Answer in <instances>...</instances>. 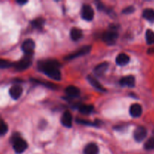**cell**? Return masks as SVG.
<instances>
[{
  "mask_svg": "<svg viewBox=\"0 0 154 154\" xmlns=\"http://www.w3.org/2000/svg\"><path fill=\"white\" fill-rule=\"evenodd\" d=\"M38 68L47 76L52 79L59 81L61 79V72L60 69V63L57 60H48L40 61L38 64Z\"/></svg>",
  "mask_w": 154,
  "mask_h": 154,
  "instance_id": "obj_1",
  "label": "cell"
},
{
  "mask_svg": "<svg viewBox=\"0 0 154 154\" xmlns=\"http://www.w3.org/2000/svg\"><path fill=\"white\" fill-rule=\"evenodd\" d=\"M12 146H13V149L17 153L20 154L22 153L26 150L28 144H27L26 141L24 139H23L20 136L18 135L13 136L12 138Z\"/></svg>",
  "mask_w": 154,
  "mask_h": 154,
  "instance_id": "obj_2",
  "label": "cell"
},
{
  "mask_svg": "<svg viewBox=\"0 0 154 154\" xmlns=\"http://www.w3.org/2000/svg\"><path fill=\"white\" fill-rule=\"evenodd\" d=\"M30 56L31 55H26V57H23L22 60H20L17 63H14L13 67L14 68L15 70L18 71V72H21V71L26 70V69H28L32 64V59Z\"/></svg>",
  "mask_w": 154,
  "mask_h": 154,
  "instance_id": "obj_3",
  "label": "cell"
},
{
  "mask_svg": "<svg viewBox=\"0 0 154 154\" xmlns=\"http://www.w3.org/2000/svg\"><path fill=\"white\" fill-rule=\"evenodd\" d=\"M117 38H118V33H117V30L114 29L108 30L104 33L103 36H102V39L104 42L109 45L115 44Z\"/></svg>",
  "mask_w": 154,
  "mask_h": 154,
  "instance_id": "obj_4",
  "label": "cell"
},
{
  "mask_svg": "<svg viewBox=\"0 0 154 154\" xmlns=\"http://www.w3.org/2000/svg\"><path fill=\"white\" fill-rule=\"evenodd\" d=\"M81 17L83 19L87 21H90L93 20V17H94V11L90 5H83L82 8H81Z\"/></svg>",
  "mask_w": 154,
  "mask_h": 154,
  "instance_id": "obj_5",
  "label": "cell"
},
{
  "mask_svg": "<svg viewBox=\"0 0 154 154\" xmlns=\"http://www.w3.org/2000/svg\"><path fill=\"white\" fill-rule=\"evenodd\" d=\"M35 48V44L34 41L31 38L24 40L21 45L22 51L25 53L26 55H32Z\"/></svg>",
  "mask_w": 154,
  "mask_h": 154,
  "instance_id": "obj_6",
  "label": "cell"
},
{
  "mask_svg": "<svg viewBox=\"0 0 154 154\" xmlns=\"http://www.w3.org/2000/svg\"><path fill=\"white\" fill-rule=\"evenodd\" d=\"M90 51H91V46H89V45H87V46H84L81 48H80L79 50H77L75 52L70 54L69 56L66 57L65 59L67 60H73V59L77 58V57H81V56L86 55V54H88Z\"/></svg>",
  "mask_w": 154,
  "mask_h": 154,
  "instance_id": "obj_7",
  "label": "cell"
},
{
  "mask_svg": "<svg viewBox=\"0 0 154 154\" xmlns=\"http://www.w3.org/2000/svg\"><path fill=\"white\" fill-rule=\"evenodd\" d=\"M147 135V131L145 127H144V126H138L134 131L133 137L135 141H138V142H141L146 138Z\"/></svg>",
  "mask_w": 154,
  "mask_h": 154,
  "instance_id": "obj_8",
  "label": "cell"
},
{
  "mask_svg": "<svg viewBox=\"0 0 154 154\" xmlns=\"http://www.w3.org/2000/svg\"><path fill=\"white\" fill-rule=\"evenodd\" d=\"M23 93V88L19 84H14L9 89V95L13 99H18Z\"/></svg>",
  "mask_w": 154,
  "mask_h": 154,
  "instance_id": "obj_9",
  "label": "cell"
},
{
  "mask_svg": "<svg viewBox=\"0 0 154 154\" xmlns=\"http://www.w3.org/2000/svg\"><path fill=\"white\" fill-rule=\"evenodd\" d=\"M61 123L64 126L70 128L72 126V116L69 111H66L61 116L60 118Z\"/></svg>",
  "mask_w": 154,
  "mask_h": 154,
  "instance_id": "obj_10",
  "label": "cell"
},
{
  "mask_svg": "<svg viewBox=\"0 0 154 154\" xmlns=\"http://www.w3.org/2000/svg\"><path fill=\"white\" fill-rule=\"evenodd\" d=\"M108 66H109L108 63H107V62H103V63L97 65V66L94 68L93 72H94V74L96 76H102V75H104L105 72L107 71Z\"/></svg>",
  "mask_w": 154,
  "mask_h": 154,
  "instance_id": "obj_11",
  "label": "cell"
},
{
  "mask_svg": "<svg viewBox=\"0 0 154 154\" xmlns=\"http://www.w3.org/2000/svg\"><path fill=\"white\" fill-rule=\"evenodd\" d=\"M135 84V77L132 75H127L122 78L120 81V84L121 86L128 87H133Z\"/></svg>",
  "mask_w": 154,
  "mask_h": 154,
  "instance_id": "obj_12",
  "label": "cell"
},
{
  "mask_svg": "<svg viewBox=\"0 0 154 154\" xmlns=\"http://www.w3.org/2000/svg\"><path fill=\"white\" fill-rule=\"evenodd\" d=\"M129 114L132 117H139L142 114V107L138 103L133 104L129 108Z\"/></svg>",
  "mask_w": 154,
  "mask_h": 154,
  "instance_id": "obj_13",
  "label": "cell"
},
{
  "mask_svg": "<svg viewBox=\"0 0 154 154\" xmlns=\"http://www.w3.org/2000/svg\"><path fill=\"white\" fill-rule=\"evenodd\" d=\"M129 62V57L126 54L124 53H120L116 57V63L118 66H123L128 64Z\"/></svg>",
  "mask_w": 154,
  "mask_h": 154,
  "instance_id": "obj_14",
  "label": "cell"
},
{
  "mask_svg": "<svg viewBox=\"0 0 154 154\" xmlns=\"http://www.w3.org/2000/svg\"><path fill=\"white\" fill-rule=\"evenodd\" d=\"M84 154H99V147L95 143H89L84 149Z\"/></svg>",
  "mask_w": 154,
  "mask_h": 154,
  "instance_id": "obj_15",
  "label": "cell"
},
{
  "mask_svg": "<svg viewBox=\"0 0 154 154\" xmlns=\"http://www.w3.org/2000/svg\"><path fill=\"white\" fill-rule=\"evenodd\" d=\"M66 95L69 97L72 98H75L78 97L80 95V90L79 88H78L75 86H69L66 88L65 90Z\"/></svg>",
  "mask_w": 154,
  "mask_h": 154,
  "instance_id": "obj_16",
  "label": "cell"
},
{
  "mask_svg": "<svg viewBox=\"0 0 154 154\" xmlns=\"http://www.w3.org/2000/svg\"><path fill=\"white\" fill-rule=\"evenodd\" d=\"M87 81L96 90H99V91H105V89L102 87V84L99 82V81L96 78L92 76V75H88L87 76Z\"/></svg>",
  "mask_w": 154,
  "mask_h": 154,
  "instance_id": "obj_17",
  "label": "cell"
},
{
  "mask_svg": "<svg viewBox=\"0 0 154 154\" xmlns=\"http://www.w3.org/2000/svg\"><path fill=\"white\" fill-rule=\"evenodd\" d=\"M70 36L73 41H78L83 37V32L80 29L73 27L71 29Z\"/></svg>",
  "mask_w": 154,
  "mask_h": 154,
  "instance_id": "obj_18",
  "label": "cell"
},
{
  "mask_svg": "<svg viewBox=\"0 0 154 154\" xmlns=\"http://www.w3.org/2000/svg\"><path fill=\"white\" fill-rule=\"evenodd\" d=\"M143 17L150 22H154V10L152 8H146L143 11Z\"/></svg>",
  "mask_w": 154,
  "mask_h": 154,
  "instance_id": "obj_19",
  "label": "cell"
},
{
  "mask_svg": "<svg viewBox=\"0 0 154 154\" xmlns=\"http://www.w3.org/2000/svg\"><path fill=\"white\" fill-rule=\"evenodd\" d=\"M78 110L81 113L84 114H90L92 111H93V106L91 105H84V104H81L78 106Z\"/></svg>",
  "mask_w": 154,
  "mask_h": 154,
  "instance_id": "obj_20",
  "label": "cell"
},
{
  "mask_svg": "<svg viewBox=\"0 0 154 154\" xmlns=\"http://www.w3.org/2000/svg\"><path fill=\"white\" fill-rule=\"evenodd\" d=\"M145 38L146 42L148 45H152L154 44V32L152 29H147L145 32Z\"/></svg>",
  "mask_w": 154,
  "mask_h": 154,
  "instance_id": "obj_21",
  "label": "cell"
},
{
  "mask_svg": "<svg viewBox=\"0 0 154 154\" xmlns=\"http://www.w3.org/2000/svg\"><path fill=\"white\" fill-rule=\"evenodd\" d=\"M45 24V20L43 18H37L32 21V25L36 29H42Z\"/></svg>",
  "mask_w": 154,
  "mask_h": 154,
  "instance_id": "obj_22",
  "label": "cell"
},
{
  "mask_svg": "<svg viewBox=\"0 0 154 154\" xmlns=\"http://www.w3.org/2000/svg\"><path fill=\"white\" fill-rule=\"evenodd\" d=\"M144 149L147 150H154V137L149 138L147 141L145 142L144 146Z\"/></svg>",
  "mask_w": 154,
  "mask_h": 154,
  "instance_id": "obj_23",
  "label": "cell"
},
{
  "mask_svg": "<svg viewBox=\"0 0 154 154\" xmlns=\"http://www.w3.org/2000/svg\"><path fill=\"white\" fill-rule=\"evenodd\" d=\"M11 66H14V63H11L8 60H3V59L0 60V67L2 69H5V68H9Z\"/></svg>",
  "mask_w": 154,
  "mask_h": 154,
  "instance_id": "obj_24",
  "label": "cell"
},
{
  "mask_svg": "<svg viewBox=\"0 0 154 154\" xmlns=\"http://www.w3.org/2000/svg\"><path fill=\"white\" fill-rule=\"evenodd\" d=\"M32 81H34L35 82H37V83H39V84H42V85L44 86H46L47 87H48V88H51V89H56L57 88V86L55 85V84H52V83H50V82H44V81H38V80H32Z\"/></svg>",
  "mask_w": 154,
  "mask_h": 154,
  "instance_id": "obj_25",
  "label": "cell"
},
{
  "mask_svg": "<svg viewBox=\"0 0 154 154\" xmlns=\"http://www.w3.org/2000/svg\"><path fill=\"white\" fill-rule=\"evenodd\" d=\"M8 131V126L3 120L1 121V129H0V133L1 135H4Z\"/></svg>",
  "mask_w": 154,
  "mask_h": 154,
  "instance_id": "obj_26",
  "label": "cell"
},
{
  "mask_svg": "<svg viewBox=\"0 0 154 154\" xmlns=\"http://www.w3.org/2000/svg\"><path fill=\"white\" fill-rule=\"evenodd\" d=\"M134 11H135V8H134V6L130 5V6H128V7L125 8L123 10V13L126 14H129L133 13Z\"/></svg>",
  "mask_w": 154,
  "mask_h": 154,
  "instance_id": "obj_27",
  "label": "cell"
},
{
  "mask_svg": "<svg viewBox=\"0 0 154 154\" xmlns=\"http://www.w3.org/2000/svg\"><path fill=\"white\" fill-rule=\"evenodd\" d=\"M77 122L81 124H84V125H94V126H97V123H92L90 121H87L86 120H81V119H77Z\"/></svg>",
  "mask_w": 154,
  "mask_h": 154,
  "instance_id": "obj_28",
  "label": "cell"
},
{
  "mask_svg": "<svg viewBox=\"0 0 154 154\" xmlns=\"http://www.w3.org/2000/svg\"><path fill=\"white\" fill-rule=\"evenodd\" d=\"M26 2H27L26 1H17V3L20 5H23Z\"/></svg>",
  "mask_w": 154,
  "mask_h": 154,
  "instance_id": "obj_29",
  "label": "cell"
},
{
  "mask_svg": "<svg viewBox=\"0 0 154 154\" xmlns=\"http://www.w3.org/2000/svg\"><path fill=\"white\" fill-rule=\"evenodd\" d=\"M148 53H149V54H150V53H151V54H152V53H154V48H150V49L148 51Z\"/></svg>",
  "mask_w": 154,
  "mask_h": 154,
  "instance_id": "obj_30",
  "label": "cell"
}]
</instances>
